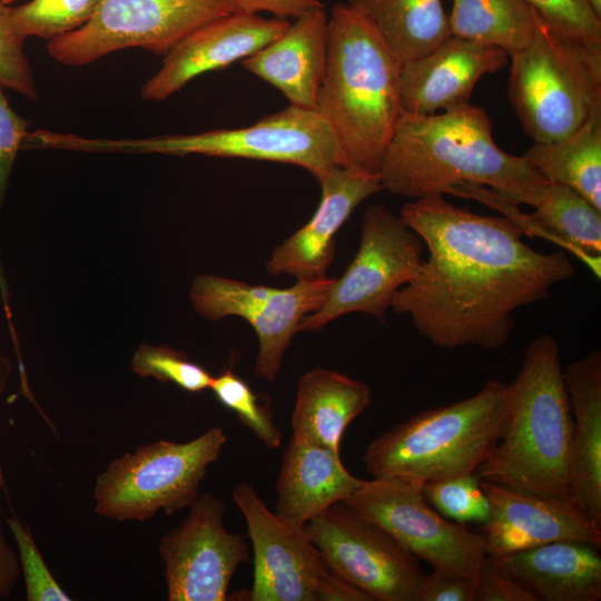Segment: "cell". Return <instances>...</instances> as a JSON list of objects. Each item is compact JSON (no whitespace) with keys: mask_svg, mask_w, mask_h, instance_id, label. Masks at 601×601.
<instances>
[{"mask_svg":"<svg viewBox=\"0 0 601 601\" xmlns=\"http://www.w3.org/2000/svg\"><path fill=\"white\" fill-rule=\"evenodd\" d=\"M400 216L428 255L391 308L408 315L439 348H503L514 329L513 313L548 299L574 275L564 252H538L509 218L475 214L443 195L413 199Z\"/></svg>","mask_w":601,"mask_h":601,"instance_id":"6da1fadb","label":"cell"},{"mask_svg":"<svg viewBox=\"0 0 601 601\" xmlns=\"http://www.w3.org/2000/svg\"><path fill=\"white\" fill-rule=\"evenodd\" d=\"M492 129L487 112L471 104L433 115L402 112L380 165L382 188L417 199L476 184L533 207L548 181L524 156L502 150Z\"/></svg>","mask_w":601,"mask_h":601,"instance_id":"7a4b0ae2","label":"cell"},{"mask_svg":"<svg viewBox=\"0 0 601 601\" xmlns=\"http://www.w3.org/2000/svg\"><path fill=\"white\" fill-rule=\"evenodd\" d=\"M403 62L372 22L346 2L327 20V56L316 109L334 136L339 166L378 176L402 115Z\"/></svg>","mask_w":601,"mask_h":601,"instance_id":"3957f363","label":"cell"},{"mask_svg":"<svg viewBox=\"0 0 601 601\" xmlns=\"http://www.w3.org/2000/svg\"><path fill=\"white\" fill-rule=\"evenodd\" d=\"M573 416L560 346L550 334L533 338L508 384V415L500 440L479 466L483 481L570 501Z\"/></svg>","mask_w":601,"mask_h":601,"instance_id":"277c9868","label":"cell"},{"mask_svg":"<svg viewBox=\"0 0 601 601\" xmlns=\"http://www.w3.org/2000/svg\"><path fill=\"white\" fill-rule=\"evenodd\" d=\"M508 384L487 381L474 395L424 410L375 437L362 460L373 477L424 484L474 474L501 437Z\"/></svg>","mask_w":601,"mask_h":601,"instance_id":"5b68a950","label":"cell"},{"mask_svg":"<svg viewBox=\"0 0 601 601\" xmlns=\"http://www.w3.org/2000/svg\"><path fill=\"white\" fill-rule=\"evenodd\" d=\"M509 58L508 97L533 142L561 140L601 109V49L541 18L532 41Z\"/></svg>","mask_w":601,"mask_h":601,"instance_id":"8992f818","label":"cell"},{"mask_svg":"<svg viewBox=\"0 0 601 601\" xmlns=\"http://www.w3.org/2000/svg\"><path fill=\"white\" fill-rule=\"evenodd\" d=\"M63 146L83 151L203 155L284 162L306 169L318 183L339 166L337 146L324 117L317 109L293 105L242 128L126 139L67 134Z\"/></svg>","mask_w":601,"mask_h":601,"instance_id":"52a82bcc","label":"cell"},{"mask_svg":"<svg viewBox=\"0 0 601 601\" xmlns=\"http://www.w3.org/2000/svg\"><path fill=\"white\" fill-rule=\"evenodd\" d=\"M214 426L184 442L158 440L112 460L93 486L95 513L116 521H146L189 508L209 465L227 442Z\"/></svg>","mask_w":601,"mask_h":601,"instance_id":"ba28073f","label":"cell"},{"mask_svg":"<svg viewBox=\"0 0 601 601\" xmlns=\"http://www.w3.org/2000/svg\"><path fill=\"white\" fill-rule=\"evenodd\" d=\"M235 11V0H98L87 23L49 40L47 49L72 67L128 48L165 56L194 29Z\"/></svg>","mask_w":601,"mask_h":601,"instance_id":"9c48e42d","label":"cell"},{"mask_svg":"<svg viewBox=\"0 0 601 601\" xmlns=\"http://www.w3.org/2000/svg\"><path fill=\"white\" fill-rule=\"evenodd\" d=\"M233 500L254 551L252 601H371L331 571L303 526L273 513L256 490L238 483Z\"/></svg>","mask_w":601,"mask_h":601,"instance_id":"30bf717a","label":"cell"},{"mask_svg":"<svg viewBox=\"0 0 601 601\" xmlns=\"http://www.w3.org/2000/svg\"><path fill=\"white\" fill-rule=\"evenodd\" d=\"M421 237L384 205L363 216L358 250L334 285L324 305L303 318L299 332H312L351 313L384 321L397 290L410 283L423 263Z\"/></svg>","mask_w":601,"mask_h":601,"instance_id":"8fae6325","label":"cell"},{"mask_svg":"<svg viewBox=\"0 0 601 601\" xmlns=\"http://www.w3.org/2000/svg\"><path fill=\"white\" fill-rule=\"evenodd\" d=\"M422 486L403 479L373 477L363 481L342 503L382 528L433 569L475 581L487 555L483 533L471 532L463 523L436 512Z\"/></svg>","mask_w":601,"mask_h":601,"instance_id":"7c38bea8","label":"cell"},{"mask_svg":"<svg viewBox=\"0 0 601 601\" xmlns=\"http://www.w3.org/2000/svg\"><path fill=\"white\" fill-rule=\"evenodd\" d=\"M303 528L331 571L370 600L418 601L425 573L417 558L344 503Z\"/></svg>","mask_w":601,"mask_h":601,"instance_id":"4fadbf2b","label":"cell"},{"mask_svg":"<svg viewBox=\"0 0 601 601\" xmlns=\"http://www.w3.org/2000/svg\"><path fill=\"white\" fill-rule=\"evenodd\" d=\"M334 282L326 276L275 288L201 274L191 284L190 299L195 311L207 319L238 316L249 323L259 345L254 372L273 383L303 318L324 305Z\"/></svg>","mask_w":601,"mask_h":601,"instance_id":"5bb4252c","label":"cell"},{"mask_svg":"<svg viewBox=\"0 0 601 601\" xmlns=\"http://www.w3.org/2000/svg\"><path fill=\"white\" fill-rule=\"evenodd\" d=\"M159 542L169 601H224L233 575L249 559L239 533L224 525L221 499L204 493Z\"/></svg>","mask_w":601,"mask_h":601,"instance_id":"9a60e30c","label":"cell"},{"mask_svg":"<svg viewBox=\"0 0 601 601\" xmlns=\"http://www.w3.org/2000/svg\"><path fill=\"white\" fill-rule=\"evenodd\" d=\"M289 20L235 11L208 21L180 39L141 88L146 100L161 101L196 77L244 60L276 39Z\"/></svg>","mask_w":601,"mask_h":601,"instance_id":"2e32d148","label":"cell"},{"mask_svg":"<svg viewBox=\"0 0 601 601\" xmlns=\"http://www.w3.org/2000/svg\"><path fill=\"white\" fill-rule=\"evenodd\" d=\"M481 480V479H480ZM490 504L483 528L487 555L574 540L601 545V525L571 501L481 480Z\"/></svg>","mask_w":601,"mask_h":601,"instance_id":"e0dca14e","label":"cell"},{"mask_svg":"<svg viewBox=\"0 0 601 601\" xmlns=\"http://www.w3.org/2000/svg\"><path fill=\"white\" fill-rule=\"evenodd\" d=\"M508 53L494 46L451 36L423 56L403 63L402 111L433 115L464 107L479 80L501 70Z\"/></svg>","mask_w":601,"mask_h":601,"instance_id":"ac0fdd59","label":"cell"},{"mask_svg":"<svg viewBox=\"0 0 601 601\" xmlns=\"http://www.w3.org/2000/svg\"><path fill=\"white\" fill-rule=\"evenodd\" d=\"M322 199L313 217L274 248L265 268L297 280L326 277L335 258V235L354 209L383 190L378 176L337 166L319 181Z\"/></svg>","mask_w":601,"mask_h":601,"instance_id":"d6986e66","label":"cell"},{"mask_svg":"<svg viewBox=\"0 0 601 601\" xmlns=\"http://www.w3.org/2000/svg\"><path fill=\"white\" fill-rule=\"evenodd\" d=\"M324 8L289 21L273 41L242 61L243 67L277 88L289 105L316 109L327 56Z\"/></svg>","mask_w":601,"mask_h":601,"instance_id":"ffe728a7","label":"cell"},{"mask_svg":"<svg viewBox=\"0 0 601 601\" xmlns=\"http://www.w3.org/2000/svg\"><path fill=\"white\" fill-rule=\"evenodd\" d=\"M363 480L343 465L339 453L312 441L290 437L275 484V514L296 526L346 500Z\"/></svg>","mask_w":601,"mask_h":601,"instance_id":"44dd1931","label":"cell"},{"mask_svg":"<svg viewBox=\"0 0 601 601\" xmlns=\"http://www.w3.org/2000/svg\"><path fill=\"white\" fill-rule=\"evenodd\" d=\"M573 416L570 501L601 525V353L563 368Z\"/></svg>","mask_w":601,"mask_h":601,"instance_id":"7402d4cb","label":"cell"},{"mask_svg":"<svg viewBox=\"0 0 601 601\" xmlns=\"http://www.w3.org/2000/svg\"><path fill=\"white\" fill-rule=\"evenodd\" d=\"M494 558L540 601L601 599V556L590 543L559 540Z\"/></svg>","mask_w":601,"mask_h":601,"instance_id":"603a6c76","label":"cell"},{"mask_svg":"<svg viewBox=\"0 0 601 601\" xmlns=\"http://www.w3.org/2000/svg\"><path fill=\"white\" fill-rule=\"evenodd\" d=\"M371 403L372 391L366 383L336 371L313 368L298 380L292 435L339 453L346 427Z\"/></svg>","mask_w":601,"mask_h":601,"instance_id":"cb8c5ba5","label":"cell"},{"mask_svg":"<svg viewBox=\"0 0 601 601\" xmlns=\"http://www.w3.org/2000/svg\"><path fill=\"white\" fill-rule=\"evenodd\" d=\"M346 3L372 22L403 63L451 37L442 0H346Z\"/></svg>","mask_w":601,"mask_h":601,"instance_id":"d4e9b609","label":"cell"},{"mask_svg":"<svg viewBox=\"0 0 601 601\" xmlns=\"http://www.w3.org/2000/svg\"><path fill=\"white\" fill-rule=\"evenodd\" d=\"M523 156L546 181L572 188L601 210V109L565 138L533 142Z\"/></svg>","mask_w":601,"mask_h":601,"instance_id":"484cf974","label":"cell"},{"mask_svg":"<svg viewBox=\"0 0 601 601\" xmlns=\"http://www.w3.org/2000/svg\"><path fill=\"white\" fill-rule=\"evenodd\" d=\"M529 217L543 238L579 255L600 278L601 210L572 188L548 181Z\"/></svg>","mask_w":601,"mask_h":601,"instance_id":"4316f807","label":"cell"},{"mask_svg":"<svg viewBox=\"0 0 601 601\" xmlns=\"http://www.w3.org/2000/svg\"><path fill=\"white\" fill-rule=\"evenodd\" d=\"M447 19L451 36L511 56L532 41L541 17L524 0H452Z\"/></svg>","mask_w":601,"mask_h":601,"instance_id":"83f0119b","label":"cell"},{"mask_svg":"<svg viewBox=\"0 0 601 601\" xmlns=\"http://www.w3.org/2000/svg\"><path fill=\"white\" fill-rule=\"evenodd\" d=\"M97 4L98 0H30L12 6L11 12L21 38L52 40L87 23Z\"/></svg>","mask_w":601,"mask_h":601,"instance_id":"f1b7e54d","label":"cell"},{"mask_svg":"<svg viewBox=\"0 0 601 601\" xmlns=\"http://www.w3.org/2000/svg\"><path fill=\"white\" fill-rule=\"evenodd\" d=\"M209 390L218 402L233 411L266 447L280 446L282 433L274 422L272 410L259 401L249 385L233 370L228 368L218 376H213Z\"/></svg>","mask_w":601,"mask_h":601,"instance_id":"f546056e","label":"cell"},{"mask_svg":"<svg viewBox=\"0 0 601 601\" xmlns=\"http://www.w3.org/2000/svg\"><path fill=\"white\" fill-rule=\"evenodd\" d=\"M130 368L141 377H154L173 383L188 393H199L210 387L213 375L185 353L167 345L141 344L135 351Z\"/></svg>","mask_w":601,"mask_h":601,"instance_id":"4dcf8cb0","label":"cell"},{"mask_svg":"<svg viewBox=\"0 0 601 601\" xmlns=\"http://www.w3.org/2000/svg\"><path fill=\"white\" fill-rule=\"evenodd\" d=\"M422 490L428 503L454 522L486 523L490 519V504L475 473L430 481Z\"/></svg>","mask_w":601,"mask_h":601,"instance_id":"1f68e13d","label":"cell"},{"mask_svg":"<svg viewBox=\"0 0 601 601\" xmlns=\"http://www.w3.org/2000/svg\"><path fill=\"white\" fill-rule=\"evenodd\" d=\"M14 539L28 601H70L50 572L27 523L17 515L6 518Z\"/></svg>","mask_w":601,"mask_h":601,"instance_id":"d6a6232c","label":"cell"},{"mask_svg":"<svg viewBox=\"0 0 601 601\" xmlns=\"http://www.w3.org/2000/svg\"><path fill=\"white\" fill-rule=\"evenodd\" d=\"M11 4L0 0V87L38 100V90L31 65L24 53V39L18 33Z\"/></svg>","mask_w":601,"mask_h":601,"instance_id":"836d02e7","label":"cell"},{"mask_svg":"<svg viewBox=\"0 0 601 601\" xmlns=\"http://www.w3.org/2000/svg\"><path fill=\"white\" fill-rule=\"evenodd\" d=\"M554 30L601 49V17L589 0H524Z\"/></svg>","mask_w":601,"mask_h":601,"instance_id":"e575fe53","label":"cell"},{"mask_svg":"<svg viewBox=\"0 0 601 601\" xmlns=\"http://www.w3.org/2000/svg\"><path fill=\"white\" fill-rule=\"evenodd\" d=\"M473 601H540L528 587L486 555L474 581Z\"/></svg>","mask_w":601,"mask_h":601,"instance_id":"d590c367","label":"cell"},{"mask_svg":"<svg viewBox=\"0 0 601 601\" xmlns=\"http://www.w3.org/2000/svg\"><path fill=\"white\" fill-rule=\"evenodd\" d=\"M0 87V210L17 155L30 134L31 121L10 107Z\"/></svg>","mask_w":601,"mask_h":601,"instance_id":"8d00e7d4","label":"cell"},{"mask_svg":"<svg viewBox=\"0 0 601 601\" xmlns=\"http://www.w3.org/2000/svg\"><path fill=\"white\" fill-rule=\"evenodd\" d=\"M474 580L433 569L425 574L418 601H473Z\"/></svg>","mask_w":601,"mask_h":601,"instance_id":"74e56055","label":"cell"},{"mask_svg":"<svg viewBox=\"0 0 601 601\" xmlns=\"http://www.w3.org/2000/svg\"><path fill=\"white\" fill-rule=\"evenodd\" d=\"M237 11L246 13L269 12L276 18H297L313 9L323 8L319 0H235Z\"/></svg>","mask_w":601,"mask_h":601,"instance_id":"f35d334b","label":"cell"},{"mask_svg":"<svg viewBox=\"0 0 601 601\" xmlns=\"http://www.w3.org/2000/svg\"><path fill=\"white\" fill-rule=\"evenodd\" d=\"M20 575L18 554L7 540L0 518V600L12 593Z\"/></svg>","mask_w":601,"mask_h":601,"instance_id":"ab89813d","label":"cell"},{"mask_svg":"<svg viewBox=\"0 0 601 601\" xmlns=\"http://www.w3.org/2000/svg\"><path fill=\"white\" fill-rule=\"evenodd\" d=\"M594 11L601 17V0H589Z\"/></svg>","mask_w":601,"mask_h":601,"instance_id":"60d3db41","label":"cell"},{"mask_svg":"<svg viewBox=\"0 0 601 601\" xmlns=\"http://www.w3.org/2000/svg\"><path fill=\"white\" fill-rule=\"evenodd\" d=\"M3 486H4V475H3V471L0 464V492L2 491Z\"/></svg>","mask_w":601,"mask_h":601,"instance_id":"b9f144b4","label":"cell"},{"mask_svg":"<svg viewBox=\"0 0 601 601\" xmlns=\"http://www.w3.org/2000/svg\"><path fill=\"white\" fill-rule=\"evenodd\" d=\"M4 384H6V380H1L0 381V395H1L2 391H3V388H4Z\"/></svg>","mask_w":601,"mask_h":601,"instance_id":"7bdbcfd3","label":"cell"},{"mask_svg":"<svg viewBox=\"0 0 601 601\" xmlns=\"http://www.w3.org/2000/svg\"><path fill=\"white\" fill-rule=\"evenodd\" d=\"M8 4H12L14 2H17L18 0H4Z\"/></svg>","mask_w":601,"mask_h":601,"instance_id":"ee69618b","label":"cell"}]
</instances>
